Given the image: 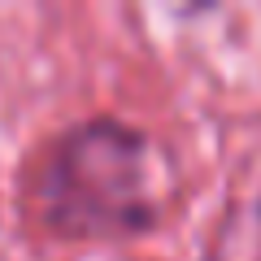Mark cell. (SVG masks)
<instances>
[{"mask_svg": "<svg viewBox=\"0 0 261 261\" xmlns=\"http://www.w3.org/2000/svg\"><path fill=\"white\" fill-rule=\"evenodd\" d=\"M31 209L53 235L79 244L157 231L166 196L157 187L152 140L109 113L65 126L35 166Z\"/></svg>", "mask_w": 261, "mask_h": 261, "instance_id": "obj_1", "label": "cell"}]
</instances>
